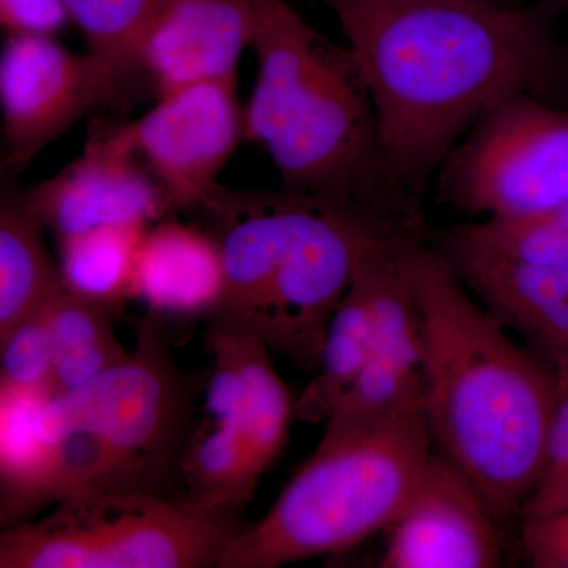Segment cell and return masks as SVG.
<instances>
[{
	"label": "cell",
	"mask_w": 568,
	"mask_h": 568,
	"mask_svg": "<svg viewBox=\"0 0 568 568\" xmlns=\"http://www.w3.org/2000/svg\"><path fill=\"white\" fill-rule=\"evenodd\" d=\"M342 26L373 112L383 173L420 185L478 121L566 77L555 0H323Z\"/></svg>",
	"instance_id": "cell-1"
},
{
	"label": "cell",
	"mask_w": 568,
	"mask_h": 568,
	"mask_svg": "<svg viewBox=\"0 0 568 568\" xmlns=\"http://www.w3.org/2000/svg\"><path fill=\"white\" fill-rule=\"evenodd\" d=\"M424 336V416L437 450L497 518L519 515L544 467L558 376L477 301L439 250L405 245Z\"/></svg>",
	"instance_id": "cell-2"
},
{
	"label": "cell",
	"mask_w": 568,
	"mask_h": 568,
	"mask_svg": "<svg viewBox=\"0 0 568 568\" xmlns=\"http://www.w3.org/2000/svg\"><path fill=\"white\" fill-rule=\"evenodd\" d=\"M192 386L171 358L159 324L91 383L50 395L36 439L2 506V523L31 521L41 507L80 496H168L192 435Z\"/></svg>",
	"instance_id": "cell-3"
},
{
	"label": "cell",
	"mask_w": 568,
	"mask_h": 568,
	"mask_svg": "<svg viewBox=\"0 0 568 568\" xmlns=\"http://www.w3.org/2000/svg\"><path fill=\"white\" fill-rule=\"evenodd\" d=\"M252 50L257 77L245 140L263 145L283 189L339 211L369 205L383 173L375 112L357 63L284 0H265Z\"/></svg>",
	"instance_id": "cell-4"
},
{
	"label": "cell",
	"mask_w": 568,
	"mask_h": 568,
	"mask_svg": "<svg viewBox=\"0 0 568 568\" xmlns=\"http://www.w3.org/2000/svg\"><path fill=\"white\" fill-rule=\"evenodd\" d=\"M433 450L424 410L325 422L315 452L267 514L227 541L216 568L282 567L386 532L420 485Z\"/></svg>",
	"instance_id": "cell-5"
},
{
	"label": "cell",
	"mask_w": 568,
	"mask_h": 568,
	"mask_svg": "<svg viewBox=\"0 0 568 568\" xmlns=\"http://www.w3.org/2000/svg\"><path fill=\"white\" fill-rule=\"evenodd\" d=\"M239 515L145 493L73 497L3 529L0 568L216 567Z\"/></svg>",
	"instance_id": "cell-6"
},
{
	"label": "cell",
	"mask_w": 568,
	"mask_h": 568,
	"mask_svg": "<svg viewBox=\"0 0 568 568\" xmlns=\"http://www.w3.org/2000/svg\"><path fill=\"white\" fill-rule=\"evenodd\" d=\"M444 194L480 216L552 211L568 201V112L519 93L489 111L444 160Z\"/></svg>",
	"instance_id": "cell-7"
},
{
	"label": "cell",
	"mask_w": 568,
	"mask_h": 568,
	"mask_svg": "<svg viewBox=\"0 0 568 568\" xmlns=\"http://www.w3.org/2000/svg\"><path fill=\"white\" fill-rule=\"evenodd\" d=\"M148 77L54 37L10 36L0 54L2 174L22 173L47 145L100 108H123ZM151 84V82H149Z\"/></svg>",
	"instance_id": "cell-8"
},
{
	"label": "cell",
	"mask_w": 568,
	"mask_h": 568,
	"mask_svg": "<svg viewBox=\"0 0 568 568\" xmlns=\"http://www.w3.org/2000/svg\"><path fill=\"white\" fill-rule=\"evenodd\" d=\"M376 226L387 223L312 200L253 334L313 375L332 317L353 283L362 237Z\"/></svg>",
	"instance_id": "cell-9"
},
{
	"label": "cell",
	"mask_w": 568,
	"mask_h": 568,
	"mask_svg": "<svg viewBox=\"0 0 568 568\" xmlns=\"http://www.w3.org/2000/svg\"><path fill=\"white\" fill-rule=\"evenodd\" d=\"M126 141L155 178L171 209H200L245 140L235 78L194 82L159 95L138 121L122 123Z\"/></svg>",
	"instance_id": "cell-10"
},
{
	"label": "cell",
	"mask_w": 568,
	"mask_h": 568,
	"mask_svg": "<svg viewBox=\"0 0 568 568\" xmlns=\"http://www.w3.org/2000/svg\"><path fill=\"white\" fill-rule=\"evenodd\" d=\"M24 196L58 241L118 224L149 226L171 211L166 193L126 141L122 123L93 132L81 156L24 190Z\"/></svg>",
	"instance_id": "cell-11"
},
{
	"label": "cell",
	"mask_w": 568,
	"mask_h": 568,
	"mask_svg": "<svg viewBox=\"0 0 568 568\" xmlns=\"http://www.w3.org/2000/svg\"><path fill=\"white\" fill-rule=\"evenodd\" d=\"M497 519L473 478L446 454L433 450L416 493L387 529L386 548L377 567L503 566Z\"/></svg>",
	"instance_id": "cell-12"
},
{
	"label": "cell",
	"mask_w": 568,
	"mask_h": 568,
	"mask_svg": "<svg viewBox=\"0 0 568 568\" xmlns=\"http://www.w3.org/2000/svg\"><path fill=\"white\" fill-rule=\"evenodd\" d=\"M312 200L287 192H239L219 185L201 205L224 267L211 323L252 332Z\"/></svg>",
	"instance_id": "cell-13"
},
{
	"label": "cell",
	"mask_w": 568,
	"mask_h": 568,
	"mask_svg": "<svg viewBox=\"0 0 568 568\" xmlns=\"http://www.w3.org/2000/svg\"><path fill=\"white\" fill-rule=\"evenodd\" d=\"M265 0H162L138 47L153 91L235 78Z\"/></svg>",
	"instance_id": "cell-14"
},
{
	"label": "cell",
	"mask_w": 568,
	"mask_h": 568,
	"mask_svg": "<svg viewBox=\"0 0 568 568\" xmlns=\"http://www.w3.org/2000/svg\"><path fill=\"white\" fill-rule=\"evenodd\" d=\"M439 252L477 301L518 335L558 381H567L568 265L525 267L477 254Z\"/></svg>",
	"instance_id": "cell-15"
},
{
	"label": "cell",
	"mask_w": 568,
	"mask_h": 568,
	"mask_svg": "<svg viewBox=\"0 0 568 568\" xmlns=\"http://www.w3.org/2000/svg\"><path fill=\"white\" fill-rule=\"evenodd\" d=\"M223 291L222 250L209 231L178 220L148 230L134 265L133 298L156 315L212 316Z\"/></svg>",
	"instance_id": "cell-16"
},
{
	"label": "cell",
	"mask_w": 568,
	"mask_h": 568,
	"mask_svg": "<svg viewBox=\"0 0 568 568\" xmlns=\"http://www.w3.org/2000/svg\"><path fill=\"white\" fill-rule=\"evenodd\" d=\"M44 226L24 190L3 181L0 196V338L39 312L63 282L47 244Z\"/></svg>",
	"instance_id": "cell-17"
},
{
	"label": "cell",
	"mask_w": 568,
	"mask_h": 568,
	"mask_svg": "<svg viewBox=\"0 0 568 568\" xmlns=\"http://www.w3.org/2000/svg\"><path fill=\"white\" fill-rule=\"evenodd\" d=\"M114 310L63 287L47 304L54 349L51 395L91 383L129 355L114 332Z\"/></svg>",
	"instance_id": "cell-18"
},
{
	"label": "cell",
	"mask_w": 568,
	"mask_h": 568,
	"mask_svg": "<svg viewBox=\"0 0 568 568\" xmlns=\"http://www.w3.org/2000/svg\"><path fill=\"white\" fill-rule=\"evenodd\" d=\"M372 351V315L364 286L354 271L353 283L325 334L316 372L295 399V416L306 424L327 420L364 372Z\"/></svg>",
	"instance_id": "cell-19"
},
{
	"label": "cell",
	"mask_w": 568,
	"mask_h": 568,
	"mask_svg": "<svg viewBox=\"0 0 568 568\" xmlns=\"http://www.w3.org/2000/svg\"><path fill=\"white\" fill-rule=\"evenodd\" d=\"M233 328L245 383L241 432L250 466L260 480L283 452L295 416V399L276 372L272 351L263 339L252 332Z\"/></svg>",
	"instance_id": "cell-20"
},
{
	"label": "cell",
	"mask_w": 568,
	"mask_h": 568,
	"mask_svg": "<svg viewBox=\"0 0 568 568\" xmlns=\"http://www.w3.org/2000/svg\"><path fill=\"white\" fill-rule=\"evenodd\" d=\"M148 230L142 224H118L59 241L63 286L112 306L133 298L134 265Z\"/></svg>",
	"instance_id": "cell-21"
},
{
	"label": "cell",
	"mask_w": 568,
	"mask_h": 568,
	"mask_svg": "<svg viewBox=\"0 0 568 568\" xmlns=\"http://www.w3.org/2000/svg\"><path fill=\"white\" fill-rule=\"evenodd\" d=\"M443 252L491 257L525 267L568 265V230L555 211L485 216L448 231Z\"/></svg>",
	"instance_id": "cell-22"
},
{
	"label": "cell",
	"mask_w": 568,
	"mask_h": 568,
	"mask_svg": "<svg viewBox=\"0 0 568 568\" xmlns=\"http://www.w3.org/2000/svg\"><path fill=\"white\" fill-rule=\"evenodd\" d=\"M162 0H63L89 51L141 70L138 47ZM144 73V71H142Z\"/></svg>",
	"instance_id": "cell-23"
},
{
	"label": "cell",
	"mask_w": 568,
	"mask_h": 568,
	"mask_svg": "<svg viewBox=\"0 0 568 568\" xmlns=\"http://www.w3.org/2000/svg\"><path fill=\"white\" fill-rule=\"evenodd\" d=\"M0 386L51 395L54 349L47 305L0 338Z\"/></svg>",
	"instance_id": "cell-24"
},
{
	"label": "cell",
	"mask_w": 568,
	"mask_h": 568,
	"mask_svg": "<svg viewBox=\"0 0 568 568\" xmlns=\"http://www.w3.org/2000/svg\"><path fill=\"white\" fill-rule=\"evenodd\" d=\"M558 383V403L549 425L544 467L536 487L519 511L521 519L544 517L552 497L568 480V379Z\"/></svg>",
	"instance_id": "cell-25"
},
{
	"label": "cell",
	"mask_w": 568,
	"mask_h": 568,
	"mask_svg": "<svg viewBox=\"0 0 568 568\" xmlns=\"http://www.w3.org/2000/svg\"><path fill=\"white\" fill-rule=\"evenodd\" d=\"M523 551L534 568H568V506L547 517L523 519Z\"/></svg>",
	"instance_id": "cell-26"
},
{
	"label": "cell",
	"mask_w": 568,
	"mask_h": 568,
	"mask_svg": "<svg viewBox=\"0 0 568 568\" xmlns=\"http://www.w3.org/2000/svg\"><path fill=\"white\" fill-rule=\"evenodd\" d=\"M69 22L63 0H0V24L7 37H55Z\"/></svg>",
	"instance_id": "cell-27"
},
{
	"label": "cell",
	"mask_w": 568,
	"mask_h": 568,
	"mask_svg": "<svg viewBox=\"0 0 568 568\" xmlns=\"http://www.w3.org/2000/svg\"><path fill=\"white\" fill-rule=\"evenodd\" d=\"M568 506V480L566 484L560 487L559 491L556 493V496L552 497L551 504H549L547 514L544 517H547L549 514H555V511L560 510V508ZM534 519V518H532Z\"/></svg>",
	"instance_id": "cell-28"
},
{
	"label": "cell",
	"mask_w": 568,
	"mask_h": 568,
	"mask_svg": "<svg viewBox=\"0 0 568 568\" xmlns=\"http://www.w3.org/2000/svg\"><path fill=\"white\" fill-rule=\"evenodd\" d=\"M560 222H562L564 226L568 230V201L567 203L560 204L559 207L552 209Z\"/></svg>",
	"instance_id": "cell-29"
},
{
	"label": "cell",
	"mask_w": 568,
	"mask_h": 568,
	"mask_svg": "<svg viewBox=\"0 0 568 568\" xmlns=\"http://www.w3.org/2000/svg\"><path fill=\"white\" fill-rule=\"evenodd\" d=\"M480 2L496 3V6H515V0H480Z\"/></svg>",
	"instance_id": "cell-30"
},
{
	"label": "cell",
	"mask_w": 568,
	"mask_h": 568,
	"mask_svg": "<svg viewBox=\"0 0 568 568\" xmlns=\"http://www.w3.org/2000/svg\"><path fill=\"white\" fill-rule=\"evenodd\" d=\"M556 3H564V6H568V0H555Z\"/></svg>",
	"instance_id": "cell-31"
}]
</instances>
